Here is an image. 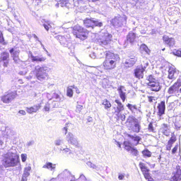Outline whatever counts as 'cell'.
Wrapping results in <instances>:
<instances>
[{
  "label": "cell",
  "mask_w": 181,
  "mask_h": 181,
  "mask_svg": "<svg viewBox=\"0 0 181 181\" xmlns=\"http://www.w3.org/2000/svg\"><path fill=\"white\" fill-rule=\"evenodd\" d=\"M119 60V56L110 52L106 53L105 61L103 63L106 69H112L115 67L116 62Z\"/></svg>",
  "instance_id": "cell-1"
},
{
  "label": "cell",
  "mask_w": 181,
  "mask_h": 181,
  "mask_svg": "<svg viewBox=\"0 0 181 181\" xmlns=\"http://www.w3.org/2000/svg\"><path fill=\"white\" fill-rule=\"evenodd\" d=\"M19 162V158L17 154L13 153H8L3 156V163L5 167H14Z\"/></svg>",
  "instance_id": "cell-2"
},
{
  "label": "cell",
  "mask_w": 181,
  "mask_h": 181,
  "mask_svg": "<svg viewBox=\"0 0 181 181\" xmlns=\"http://www.w3.org/2000/svg\"><path fill=\"white\" fill-rule=\"evenodd\" d=\"M73 33L77 38L82 40L86 39L89 34L88 30L79 25H76L73 27Z\"/></svg>",
  "instance_id": "cell-3"
},
{
  "label": "cell",
  "mask_w": 181,
  "mask_h": 181,
  "mask_svg": "<svg viewBox=\"0 0 181 181\" xmlns=\"http://www.w3.org/2000/svg\"><path fill=\"white\" fill-rule=\"evenodd\" d=\"M126 125L127 127L131 131L136 133L139 132L140 127L138 122L133 116H130L128 118Z\"/></svg>",
  "instance_id": "cell-4"
},
{
  "label": "cell",
  "mask_w": 181,
  "mask_h": 181,
  "mask_svg": "<svg viewBox=\"0 0 181 181\" xmlns=\"http://www.w3.org/2000/svg\"><path fill=\"white\" fill-rule=\"evenodd\" d=\"M112 35L107 33H104L100 34L97 38V40L100 43L104 45H107L111 42Z\"/></svg>",
  "instance_id": "cell-5"
},
{
  "label": "cell",
  "mask_w": 181,
  "mask_h": 181,
  "mask_svg": "<svg viewBox=\"0 0 181 181\" xmlns=\"http://www.w3.org/2000/svg\"><path fill=\"white\" fill-rule=\"evenodd\" d=\"M148 79L150 82L148 83V85L150 86L152 90L155 92H158L160 90L161 87L159 85V83L156 81V80L152 76H149L148 77Z\"/></svg>",
  "instance_id": "cell-6"
},
{
  "label": "cell",
  "mask_w": 181,
  "mask_h": 181,
  "mask_svg": "<svg viewBox=\"0 0 181 181\" xmlns=\"http://www.w3.org/2000/svg\"><path fill=\"white\" fill-rule=\"evenodd\" d=\"M84 24L86 27H91L93 28L96 26L101 27L102 26V23L99 22L98 21L92 19L87 18L83 21Z\"/></svg>",
  "instance_id": "cell-7"
},
{
  "label": "cell",
  "mask_w": 181,
  "mask_h": 181,
  "mask_svg": "<svg viewBox=\"0 0 181 181\" xmlns=\"http://www.w3.org/2000/svg\"><path fill=\"white\" fill-rule=\"evenodd\" d=\"M48 69L46 67H41L37 72V78L39 80H44L48 76Z\"/></svg>",
  "instance_id": "cell-8"
},
{
  "label": "cell",
  "mask_w": 181,
  "mask_h": 181,
  "mask_svg": "<svg viewBox=\"0 0 181 181\" xmlns=\"http://www.w3.org/2000/svg\"><path fill=\"white\" fill-rule=\"evenodd\" d=\"M126 17L117 16L113 19L112 21V23L114 27H119L122 26L125 23L126 21Z\"/></svg>",
  "instance_id": "cell-9"
},
{
  "label": "cell",
  "mask_w": 181,
  "mask_h": 181,
  "mask_svg": "<svg viewBox=\"0 0 181 181\" xmlns=\"http://www.w3.org/2000/svg\"><path fill=\"white\" fill-rule=\"evenodd\" d=\"M139 166L141 169V171L143 173L144 176L146 180L148 181H154L150 176L149 169H148L147 167L144 164L142 163H140L139 164Z\"/></svg>",
  "instance_id": "cell-10"
},
{
  "label": "cell",
  "mask_w": 181,
  "mask_h": 181,
  "mask_svg": "<svg viewBox=\"0 0 181 181\" xmlns=\"http://www.w3.org/2000/svg\"><path fill=\"white\" fill-rule=\"evenodd\" d=\"M17 96V94L16 92H11L8 95L3 96L1 98V100L4 103H9L13 100Z\"/></svg>",
  "instance_id": "cell-11"
},
{
  "label": "cell",
  "mask_w": 181,
  "mask_h": 181,
  "mask_svg": "<svg viewBox=\"0 0 181 181\" xmlns=\"http://www.w3.org/2000/svg\"><path fill=\"white\" fill-rule=\"evenodd\" d=\"M137 59L134 56H130L126 59L123 63V66L126 68H130L132 67L136 63Z\"/></svg>",
  "instance_id": "cell-12"
},
{
  "label": "cell",
  "mask_w": 181,
  "mask_h": 181,
  "mask_svg": "<svg viewBox=\"0 0 181 181\" xmlns=\"http://www.w3.org/2000/svg\"><path fill=\"white\" fill-rule=\"evenodd\" d=\"M124 144L125 145V149L130 153L136 156L138 155V151L133 146L130 142L125 141L124 142Z\"/></svg>",
  "instance_id": "cell-13"
},
{
  "label": "cell",
  "mask_w": 181,
  "mask_h": 181,
  "mask_svg": "<svg viewBox=\"0 0 181 181\" xmlns=\"http://www.w3.org/2000/svg\"><path fill=\"white\" fill-rule=\"evenodd\" d=\"M145 71V68L142 66H139L137 67L135 70V76L136 78L142 79L144 76V72Z\"/></svg>",
  "instance_id": "cell-14"
},
{
  "label": "cell",
  "mask_w": 181,
  "mask_h": 181,
  "mask_svg": "<svg viewBox=\"0 0 181 181\" xmlns=\"http://www.w3.org/2000/svg\"><path fill=\"white\" fill-rule=\"evenodd\" d=\"M181 86V81L180 80H179L176 83L171 87L169 89V93L170 94H172L175 92L176 91L178 90L179 87Z\"/></svg>",
  "instance_id": "cell-15"
},
{
  "label": "cell",
  "mask_w": 181,
  "mask_h": 181,
  "mask_svg": "<svg viewBox=\"0 0 181 181\" xmlns=\"http://www.w3.org/2000/svg\"><path fill=\"white\" fill-rule=\"evenodd\" d=\"M1 61L4 63V67H7L9 62V54L7 52H4L1 54Z\"/></svg>",
  "instance_id": "cell-16"
},
{
  "label": "cell",
  "mask_w": 181,
  "mask_h": 181,
  "mask_svg": "<svg viewBox=\"0 0 181 181\" xmlns=\"http://www.w3.org/2000/svg\"><path fill=\"white\" fill-rule=\"evenodd\" d=\"M163 39L165 43L170 46H172L175 43V41L173 38H169L166 35L163 36Z\"/></svg>",
  "instance_id": "cell-17"
},
{
  "label": "cell",
  "mask_w": 181,
  "mask_h": 181,
  "mask_svg": "<svg viewBox=\"0 0 181 181\" xmlns=\"http://www.w3.org/2000/svg\"><path fill=\"white\" fill-rule=\"evenodd\" d=\"M181 169L179 167H177V172L171 180L173 181H181Z\"/></svg>",
  "instance_id": "cell-18"
},
{
  "label": "cell",
  "mask_w": 181,
  "mask_h": 181,
  "mask_svg": "<svg viewBox=\"0 0 181 181\" xmlns=\"http://www.w3.org/2000/svg\"><path fill=\"white\" fill-rule=\"evenodd\" d=\"M158 108V114L159 115L161 116L164 114L165 109V102H162L160 104H159Z\"/></svg>",
  "instance_id": "cell-19"
},
{
  "label": "cell",
  "mask_w": 181,
  "mask_h": 181,
  "mask_svg": "<svg viewBox=\"0 0 181 181\" xmlns=\"http://www.w3.org/2000/svg\"><path fill=\"white\" fill-rule=\"evenodd\" d=\"M176 140V136L174 134H172L171 138L168 142L167 146V149L168 150H170L173 144L175 142Z\"/></svg>",
  "instance_id": "cell-20"
},
{
  "label": "cell",
  "mask_w": 181,
  "mask_h": 181,
  "mask_svg": "<svg viewBox=\"0 0 181 181\" xmlns=\"http://www.w3.org/2000/svg\"><path fill=\"white\" fill-rule=\"evenodd\" d=\"M136 38V34L133 32H130L127 36V41L131 43H133L134 42Z\"/></svg>",
  "instance_id": "cell-21"
},
{
  "label": "cell",
  "mask_w": 181,
  "mask_h": 181,
  "mask_svg": "<svg viewBox=\"0 0 181 181\" xmlns=\"http://www.w3.org/2000/svg\"><path fill=\"white\" fill-rule=\"evenodd\" d=\"M30 169H31V168L30 167L25 168L24 172L23 174L22 181H27V178L30 175Z\"/></svg>",
  "instance_id": "cell-22"
},
{
  "label": "cell",
  "mask_w": 181,
  "mask_h": 181,
  "mask_svg": "<svg viewBox=\"0 0 181 181\" xmlns=\"http://www.w3.org/2000/svg\"><path fill=\"white\" fill-rule=\"evenodd\" d=\"M40 107V105L35 106L33 107H30V108H28L26 110L27 112L30 113H32L33 112H36Z\"/></svg>",
  "instance_id": "cell-23"
},
{
  "label": "cell",
  "mask_w": 181,
  "mask_h": 181,
  "mask_svg": "<svg viewBox=\"0 0 181 181\" xmlns=\"http://www.w3.org/2000/svg\"><path fill=\"white\" fill-rule=\"evenodd\" d=\"M72 135V134H70V135H69L68 137V140L69 142H70V143L71 144L75 145L76 146H77V145L78 144L77 140L75 139L74 138L73 135Z\"/></svg>",
  "instance_id": "cell-24"
},
{
  "label": "cell",
  "mask_w": 181,
  "mask_h": 181,
  "mask_svg": "<svg viewBox=\"0 0 181 181\" xmlns=\"http://www.w3.org/2000/svg\"><path fill=\"white\" fill-rule=\"evenodd\" d=\"M176 72L175 69L172 67H170L169 70V78L170 79H173L174 77V75Z\"/></svg>",
  "instance_id": "cell-25"
},
{
  "label": "cell",
  "mask_w": 181,
  "mask_h": 181,
  "mask_svg": "<svg viewBox=\"0 0 181 181\" xmlns=\"http://www.w3.org/2000/svg\"><path fill=\"white\" fill-rule=\"evenodd\" d=\"M122 88V87H120L119 88H118V90L119 91L120 97L122 99L123 101L124 102L126 99L125 93L123 92V91Z\"/></svg>",
  "instance_id": "cell-26"
},
{
  "label": "cell",
  "mask_w": 181,
  "mask_h": 181,
  "mask_svg": "<svg viewBox=\"0 0 181 181\" xmlns=\"http://www.w3.org/2000/svg\"><path fill=\"white\" fill-rule=\"evenodd\" d=\"M140 50L143 51L146 53L147 54H150V51L148 48V47L144 44H142L140 46Z\"/></svg>",
  "instance_id": "cell-27"
},
{
  "label": "cell",
  "mask_w": 181,
  "mask_h": 181,
  "mask_svg": "<svg viewBox=\"0 0 181 181\" xmlns=\"http://www.w3.org/2000/svg\"><path fill=\"white\" fill-rule=\"evenodd\" d=\"M14 49H12L10 51V52L11 53H13V59L14 60H15V62L16 61H17V60L18 59V52L17 51H15L14 52Z\"/></svg>",
  "instance_id": "cell-28"
},
{
  "label": "cell",
  "mask_w": 181,
  "mask_h": 181,
  "mask_svg": "<svg viewBox=\"0 0 181 181\" xmlns=\"http://www.w3.org/2000/svg\"><path fill=\"white\" fill-rule=\"evenodd\" d=\"M115 102L117 103L118 105V110L119 112L122 111L123 110V106H122V104L121 102H119L118 100H116L115 101Z\"/></svg>",
  "instance_id": "cell-29"
},
{
  "label": "cell",
  "mask_w": 181,
  "mask_h": 181,
  "mask_svg": "<svg viewBox=\"0 0 181 181\" xmlns=\"http://www.w3.org/2000/svg\"><path fill=\"white\" fill-rule=\"evenodd\" d=\"M55 165H53L52 163L48 162L45 165L44 167L47 168L49 169H53L55 168Z\"/></svg>",
  "instance_id": "cell-30"
},
{
  "label": "cell",
  "mask_w": 181,
  "mask_h": 181,
  "mask_svg": "<svg viewBox=\"0 0 181 181\" xmlns=\"http://www.w3.org/2000/svg\"><path fill=\"white\" fill-rule=\"evenodd\" d=\"M173 54L177 56L181 57V49L179 50L174 49L173 51Z\"/></svg>",
  "instance_id": "cell-31"
},
{
  "label": "cell",
  "mask_w": 181,
  "mask_h": 181,
  "mask_svg": "<svg viewBox=\"0 0 181 181\" xmlns=\"http://www.w3.org/2000/svg\"><path fill=\"white\" fill-rule=\"evenodd\" d=\"M103 104L105 106V108H109L111 106L110 103L107 99L104 100V101H103Z\"/></svg>",
  "instance_id": "cell-32"
},
{
  "label": "cell",
  "mask_w": 181,
  "mask_h": 181,
  "mask_svg": "<svg viewBox=\"0 0 181 181\" xmlns=\"http://www.w3.org/2000/svg\"><path fill=\"white\" fill-rule=\"evenodd\" d=\"M142 153L144 156H146V157H150L151 155V152L147 149L144 150L142 152Z\"/></svg>",
  "instance_id": "cell-33"
},
{
  "label": "cell",
  "mask_w": 181,
  "mask_h": 181,
  "mask_svg": "<svg viewBox=\"0 0 181 181\" xmlns=\"http://www.w3.org/2000/svg\"><path fill=\"white\" fill-rule=\"evenodd\" d=\"M128 137L131 138L132 140L136 141V142H139L141 139V138H140V137H139V136H131L130 135H128Z\"/></svg>",
  "instance_id": "cell-34"
},
{
  "label": "cell",
  "mask_w": 181,
  "mask_h": 181,
  "mask_svg": "<svg viewBox=\"0 0 181 181\" xmlns=\"http://www.w3.org/2000/svg\"><path fill=\"white\" fill-rule=\"evenodd\" d=\"M73 95V92L72 90L70 88H68L67 90V96L69 97H72Z\"/></svg>",
  "instance_id": "cell-35"
},
{
  "label": "cell",
  "mask_w": 181,
  "mask_h": 181,
  "mask_svg": "<svg viewBox=\"0 0 181 181\" xmlns=\"http://www.w3.org/2000/svg\"><path fill=\"white\" fill-rule=\"evenodd\" d=\"M32 56V60L33 61H42L43 60V58H39L38 57H33V56Z\"/></svg>",
  "instance_id": "cell-36"
},
{
  "label": "cell",
  "mask_w": 181,
  "mask_h": 181,
  "mask_svg": "<svg viewBox=\"0 0 181 181\" xmlns=\"http://www.w3.org/2000/svg\"><path fill=\"white\" fill-rule=\"evenodd\" d=\"M87 165L90 168H92L93 169H96L97 168L96 166L95 165H94V164H93L91 162H87Z\"/></svg>",
  "instance_id": "cell-37"
},
{
  "label": "cell",
  "mask_w": 181,
  "mask_h": 181,
  "mask_svg": "<svg viewBox=\"0 0 181 181\" xmlns=\"http://www.w3.org/2000/svg\"><path fill=\"white\" fill-rule=\"evenodd\" d=\"M164 128H163V132L164 133H166V134H167V136L168 135V128H167V125H164Z\"/></svg>",
  "instance_id": "cell-38"
},
{
  "label": "cell",
  "mask_w": 181,
  "mask_h": 181,
  "mask_svg": "<svg viewBox=\"0 0 181 181\" xmlns=\"http://www.w3.org/2000/svg\"><path fill=\"white\" fill-rule=\"evenodd\" d=\"M21 158L23 162L26 161L27 159V155L26 154H22L21 155Z\"/></svg>",
  "instance_id": "cell-39"
},
{
  "label": "cell",
  "mask_w": 181,
  "mask_h": 181,
  "mask_svg": "<svg viewBox=\"0 0 181 181\" xmlns=\"http://www.w3.org/2000/svg\"><path fill=\"white\" fill-rule=\"evenodd\" d=\"M60 2L62 4L65 5L68 3V0H59Z\"/></svg>",
  "instance_id": "cell-40"
},
{
  "label": "cell",
  "mask_w": 181,
  "mask_h": 181,
  "mask_svg": "<svg viewBox=\"0 0 181 181\" xmlns=\"http://www.w3.org/2000/svg\"><path fill=\"white\" fill-rule=\"evenodd\" d=\"M148 129L149 131H154V129H153V126H152V124L151 123L150 124Z\"/></svg>",
  "instance_id": "cell-41"
},
{
  "label": "cell",
  "mask_w": 181,
  "mask_h": 181,
  "mask_svg": "<svg viewBox=\"0 0 181 181\" xmlns=\"http://www.w3.org/2000/svg\"><path fill=\"white\" fill-rule=\"evenodd\" d=\"M178 145H176V146H175V147L174 148H173V149L172 151V153L173 154H175V152H176V151H177V148H178Z\"/></svg>",
  "instance_id": "cell-42"
},
{
  "label": "cell",
  "mask_w": 181,
  "mask_h": 181,
  "mask_svg": "<svg viewBox=\"0 0 181 181\" xmlns=\"http://www.w3.org/2000/svg\"><path fill=\"white\" fill-rule=\"evenodd\" d=\"M4 41V40L3 39V35H2V33L1 32V35H0V42L1 43H3Z\"/></svg>",
  "instance_id": "cell-43"
},
{
  "label": "cell",
  "mask_w": 181,
  "mask_h": 181,
  "mask_svg": "<svg viewBox=\"0 0 181 181\" xmlns=\"http://www.w3.org/2000/svg\"><path fill=\"white\" fill-rule=\"evenodd\" d=\"M19 113L22 114V115H25L26 114L25 112L24 111H23V110H20L19 112Z\"/></svg>",
  "instance_id": "cell-44"
},
{
  "label": "cell",
  "mask_w": 181,
  "mask_h": 181,
  "mask_svg": "<svg viewBox=\"0 0 181 181\" xmlns=\"http://www.w3.org/2000/svg\"><path fill=\"white\" fill-rule=\"evenodd\" d=\"M124 178V176L122 174L120 175L119 176V180H122Z\"/></svg>",
  "instance_id": "cell-45"
},
{
  "label": "cell",
  "mask_w": 181,
  "mask_h": 181,
  "mask_svg": "<svg viewBox=\"0 0 181 181\" xmlns=\"http://www.w3.org/2000/svg\"><path fill=\"white\" fill-rule=\"evenodd\" d=\"M33 141H30V142L28 143V145L30 146V145L33 144Z\"/></svg>",
  "instance_id": "cell-46"
},
{
  "label": "cell",
  "mask_w": 181,
  "mask_h": 181,
  "mask_svg": "<svg viewBox=\"0 0 181 181\" xmlns=\"http://www.w3.org/2000/svg\"><path fill=\"white\" fill-rule=\"evenodd\" d=\"M44 27L45 28V29H46V30H49V28H48V27H47L46 25L44 24Z\"/></svg>",
  "instance_id": "cell-47"
},
{
  "label": "cell",
  "mask_w": 181,
  "mask_h": 181,
  "mask_svg": "<svg viewBox=\"0 0 181 181\" xmlns=\"http://www.w3.org/2000/svg\"><path fill=\"white\" fill-rule=\"evenodd\" d=\"M45 111H48L49 110V108L47 106H45Z\"/></svg>",
  "instance_id": "cell-48"
},
{
  "label": "cell",
  "mask_w": 181,
  "mask_h": 181,
  "mask_svg": "<svg viewBox=\"0 0 181 181\" xmlns=\"http://www.w3.org/2000/svg\"><path fill=\"white\" fill-rule=\"evenodd\" d=\"M153 98V97H149V101L150 102H151L152 101V99Z\"/></svg>",
  "instance_id": "cell-49"
},
{
  "label": "cell",
  "mask_w": 181,
  "mask_h": 181,
  "mask_svg": "<svg viewBox=\"0 0 181 181\" xmlns=\"http://www.w3.org/2000/svg\"><path fill=\"white\" fill-rule=\"evenodd\" d=\"M90 1H93V2H95V1H97L99 0H88Z\"/></svg>",
  "instance_id": "cell-50"
},
{
  "label": "cell",
  "mask_w": 181,
  "mask_h": 181,
  "mask_svg": "<svg viewBox=\"0 0 181 181\" xmlns=\"http://www.w3.org/2000/svg\"><path fill=\"white\" fill-rule=\"evenodd\" d=\"M180 91H181V90H180Z\"/></svg>",
  "instance_id": "cell-51"
}]
</instances>
